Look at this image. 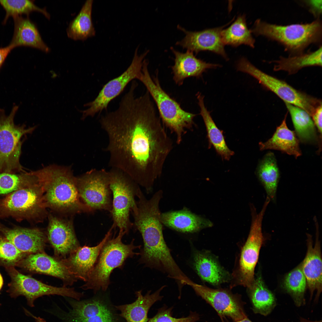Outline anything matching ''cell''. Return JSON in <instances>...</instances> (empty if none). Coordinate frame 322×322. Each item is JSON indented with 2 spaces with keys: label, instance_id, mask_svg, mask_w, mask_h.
I'll return each mask as SVG.
<instances>
[{
  "label": "cell",
  "instance_id": "obj_1",
  "mask_svg": "<svg viewBox=\"0 0 322 322\" xmlns=\"http://www.w3.org/2000/svg\"><path fill=\"white\" fill-rule=\"evenodd\" d=\"M130 87L118 108L99 122L107 134L109 165L123 171L145 191L161 175L173 143L146 91L136 97Z\"/></svg>",
  "mask_w": 322,
  "mask_h": 322
},
{
  "label": "cell",
  "instance_id": "obj_2",
  "mask_svg": "<svg viewBox=\"0 0 322 322\" xmlns=\"http://www.w3.org/2000/svg\"><path fill=\"white\" fill-rule=\"evenodd\" d=\"M71 168L51 165L33 171L47 208L64 213L93 212L81 201Z\"/></svg>",
  "mask_w": 322,
  "mask_h": 322
},
{
  "label": "cell",
  "instance_id": "obj_3",
  "mask_svg": "<svg viewBox=\"0 0 322 322\" xmlns=\"http://www.w3.org/2000/svg\"><path fill=\"white\" fill-rule=\"evenodd\" d=\"M250 30L256 36H262L279 43L290 55L304 52L312 44L321 45H320L322 41V23L320 18L309 23L286 25L257 19Z\"/></svg>",
  "mask_w": 322,
  "mask_h": 322
},
{
  "label": "cell",
  "instance_id": "obj_4",
  "mask_svg": "<svg viewBox=\"0 0 322 322\" xmlns=\"http://www.w3.org/2000/svg\"><path fill=\"white\" fill-rule=\"evenodd\" d=\"M148 64L147 60H144L142 72L138 80L146 87L156 105L163 124L171 133L175 134L176 142L179 144L186 133V129H193L195 125L193 119L196 114L183 110L163 90L159 80L158 71L152 78L148 71Z\"/></svg>",
  "mask_w": 322,
  "mask_h": 322
},
{
  "label": "cell",
  "instance_id": "obj_5",
  "mask_svg": "<svg viewBox=\"0 0 322 322\" xmlns=\"http://www.w3.org/2000/svg\"><path fill=\"white\" fill-rule=\"evenodd\" d=\"M126 234L123 230H120L117 236H112L106 242L87 280L81 287L82 289L92 290L95 293L100 290L106 291L110 284V277L113 271L122 267L127 258L140 255V253L134 250L141 246L135 245L134 239L129 244L123 242L122 238Z\"/></svg>",
  "mask_w": 322,
  "mask_h": 322
},
{
  "label": "cell",
  "instance_id": "obj_6",
  "mask_svg": "<svg viewBox=\"0 0 322 322\" xmlns=\"http://www.w3.org/2000/svg\"><path fill=\"white\" fill-rule=\"evenodd\" d=\"M162 196V192L158 190L147 199L143 192L140 193L136 201L137 208L132 212L134 219L133 225L141 234L143 242V248L148 252H158L166 245L159 208Z\"/></svg>",
  "mask_w": 322,
  "mask_h": 322
},
{
  "label": "cell",
  "instance_id": "obj_7",
  "mask_svg": "<svg viewBox=\"0 0 322 322\" xmlns=\"http://www.w3.org/2000/svg\"><path fill=\"white\" fill-rule=\"evenodd\" d=\"M43 191L38 182L0 198V218L40 222L47 212Z\"/></svg>",
  "mask_w": 322,
  "mask_h": 322
},
{
  "label": "cell",
  "instance_id": "obj_8",
  "mask_svg": "<svg viewBox=\"0 0 322 322\" xmlns=\"http://www.w3.org/2000/svg\"><path fill=\"white\" fill-rule=\"evenodd\" d=\"M109 172L113 196L110 212L113 222L112 226L128 234L133 225L130 219V212L137 208L135 198L141 189L131 177L122 171L111 168Z\"/></svg>",
  "mask_w": 322,
  "mask_h": 322
},
{
  "label": "cell",
  "instance_id": "obj_9",
  "mask_svg": "<svg viewBox=\"0 0 322 322\" xmlns=\"http://www.w3.org/2000/svg\"><path fill=\"white\" fill-rule=\"evenodd\" d=\"M18 107L14 106L8 115L0 109V173L24 172L20 163L21 138L31 133L36 126L26 128L24 125L17 126L14 118Z\"/></svg>",
  "mask_w": 322,
  "mask_h": 322
},
{
  "label": "cell",
  "instance_id": "obj_10",
  "mask_svg": "<svg viewBox=\"0 0 322 322\" xmlns=\"http://www.w3.org/2000/svg\"><path fill=\"white\" fill-rule=\"evenodd\" d=\"M239 71L247 73L256 79L262 86L275 93L284 103L298 107L311 117L317 108L322 104L319 99L297 90L285 82L259 69L244 57L240 58L236 64Z\"/></svg>",
  "mask_w": 322,
  "mask_h": 322
},
{
  "label": "cell",
  "instance_id": "obj_11",
  "mask_svg": "<svg viewBox=\"0 0 322 322\" xmlns=\"http://www.w3.org/2000/svg\"><path fill=\"white\" fill-rule=\"evenodd\" d=\"M268 205L264 203L260 211L257 213L252 208V221L249 233L242 249L237 272L236 284L250 287L254 280L255 268L258 261L260 249L263 241L262 222Z\"/></svg>",
  "mask_w": 322,
  "mask_h": 322
},
{
  "label": "cell",
  "instance_id": "obj_12",
  "mask_svg": "<svg viewBox=\"0 0 322 322\" xmlns=\"http://www.w3.org/2000/svg\"><path fill=\"white\" fill-rule=\"evenodd\" d=\"M138 48H136L131 63L126 70L105 84L94 100L84 105L88 107L80 111L82 113V119L93 117L104 110H107L109 103L123 91L128 84L134 79H138L142 72L143 61L149 51L147 50L139 55Z\"/></svg>",
  "mask_w": 322,
  "mask_h": 322
},
{
  "label": "cell",
  "instance_id": "obj_13",
  "mask_svg": "<svg viewBox=\"0 0 322 322\" xmlns=\"http://www.w3.org/2000/svg\"><path fill=\"white\" fill-rule=\"evenodd\" d=\"M77 188L81 202L93 212H110L112 205L109 171L92 169L77 177Z\"/></svg>",
  "mask_w": 322,
  "mask_h": 322
},
{
  "label": "cell",
  "instance_id": "obj_14",
  "mask_svg": "<svg viewBox=\"0 0 322 322\" xmlns=\"http://www.w3.org/2000/svg\"><path fill=\"white\" fill-rule=\"evenodd\" d=\"M10 272L12 280L10 291L11 295L14 297L24 296L28 305L31 307L34 306V301L36 299L44 295H56L72 298L77 300H79L83 295L73 288L57 287L44 284L14 269Z\"/></svg>",
  "mask_w": 322,
  "mask_h": 322
},
{
  "label": "cell",
  "instance_id": "obj_15",
  "mask_svg": "<svg viewBox=\"0 0 322 322\" xmlns=\"http://www.w3.org/2000/svg\"><path fill=\"white\" fill-rule=\"evenodd\" d=\"M189 286L196 293L210 305L222 320L226 317L236 322L247 316L240 296L224 289H213L191 281Z\"/></svg>",
  "mask_w": 322,
  "mask_h": 322
},
{
  "label": "cell",
  "instance_id": "obj_16",
  "mask_svg": "<svg viewBox=\"0 0 322 322\" xmlns=\"http://www.w3.org/2000/svg\"><path fill=\"white\" fill-rule=\"evenodd\" d=\"M234 19L220 27L198 31H188L178 25L177 28L184 33L185 36L181 40L177 41L176 44L196 54L201 51H210L228 60V58L225 49V45L222 41L221 32Z\"/></svg>",
  "mask_w": 322,
  "mask_h": 322
},
{
  "label": "cell",
  "instance_id": "obj_17",
  "mask_svg": "<svg viewBox=\"0 0 322 322\" xmlns=\"http://www.w3.org/2000/svg\"><path fill=\"white\" fill-rule=\"evenodd\" d=\"M47 236L54 253L61 259H64L79 247L71 221L50 214Z\"/></svg>",
  "mask_w": 322,
  "mask_h": 322
},
{
  "label": "cell",
  "instance_id": "obj_18",
  "mask_svg": "<svg viewBox=\"0 0 322 322\" xmlns=\"http://www.w3.org/2000/svg\"><path fill=\"white\" fill-rule=\"evenodd\" d=\"M112 227L102 240L97 245L79 247L67 257L61 259L69 272L77 279L86 282L97 261L101 250L112 236Z\"/></svg>",
  "mask_w": 322,
  "mask_h": 322
},
{
  "label": "cell",
  "instance_id": "obj_19",
  "mask_svg": "<svg viewBox=\"0 0 322 322\" xmlns=\"http://www.w3.org/2000/svg\"><path fill=\"white\" fill-rule=\"evenodd\" d=\"M316 227V241L313 246L312 236L307 234V250L301 268L305 277L307 285L310 293L311 298L314 292L317 291V300L322 291V262L320 241L319 239V225L317 220H314Z\"/></svg>",
  "mask_w": 322,
  "mask_h": 322
},
{
  "label": "cell",
  "instance_id": "obj_20",
  "mask_svg": "<svg viewBox=\"0 0 322 322\" xmlns=\"http://www.w3.org/2000/svg\"><path fill=\"white\" fill-rule=\"evenodd\" d=\"M20 262L21 266L26 270L58 278L62 280L65 285H72L77 279L61 259L44 252L29 254Z\"/></svg>",
  "mask_w": 322,
  "mask_h": 322
},
{
  "label": "cell",
  "instance_id": "obj_21",
  "mask_svg": "<svg viewBox=\"0 0 322 322\" xmlns=\"http://www.w3.org/2000/svg\"><path fill=\"white\" fill-rule=\"evenodd\" d=\"M0 232L20 251L27 254L44 252L46 237L37 228H10L0 224Z\"/></svg>",
  "mask_w": 322,
  "mask_h": 322
},
{
  "label": "cell",
  "instance_id": "obj_22",
  "mask_svg": "<svg viewBox=\"0 0 322 322\" xmlns=\"http://www.w3.org/2000/svg\"><path fill=\"white\" fill-rule=\"evenodd\" d=\"M171 49L175 56L174 65L171 67L173 79L178 85H182L185 79L190 77L200 78L208 69L220 67L219 64L207 63L197 58L193 53L187 50L180 52L173 48Z\"/></svg>",
  "mask_w": 322,
  "mask_h": 322
},
{
  "label": "cell",
  "instance_id": "obj_23",
  "mask_svg": "<svg viewBox=\"0 0 322 322\" xmlns=\"http://www.w3.org/2000/svg\"><path fill=\"white\" fill-rule=\"evenodd\" d=\"M160 219L163 225L183 233H196L213 225L208 219L192 213L186 208L161 213Z\"/></svg>",
  "mask_w": 322,
  "mask_h": 322
},
{
  "label": "cell",
  "instance_id": "obj_24",
  "mask_svg": "<svg viewBox=\"0 0 322 322\" xmlns=\"http://www.w3.org/2000/svg\"><path fill=\"white\" fill-rule=\"evenodd\" d=\"M67 322H114L112 313L106 306L95 299L71 302Z\"/></svg>",
  "mask_w": 322,
  "mask_h": 322
},
{
  "label": "cell",
  "instance_id": "obj_25",
  "mask_svg": "<svg viewBox=\"0 0 322 322\" xmlns=\"http://www.w3.org/2000/svg\"><path fill=\"white\" fill-rule=\"evenodd\" d=\"M165 287L162 286L152 293L151 291H148L144 295L141 290L136 291L137 298L134 302L115 307L120 311V315L126 322H147L148 311L154 304L162 300L163 296L160 295V292Z\"/></svg>",
  "mask_w": 322,
  "mask_h": 322
},
{
  "label": "cell",
  "instance_id": "obj_26",
  "mask_svg": "<svg viewBox=\"0 0 322 322\" xmlns=\"http://www.w3.org/2000/svg\"><path fill=\"white\" fill-rule=\"evenodd\" d=\"M14 32L10 44L13 48L25 46L37 48L46 52L50 49L44 43L35 24L28 18L21 16L13 18Z\"/></svg>",
  "mask_w": 322,
  "mask_h": 322
},
{
  "label": "cell",
  "instance_id": "obj_27",
  "mask_svg": "<svg viewBox=\"0 0 322 322\" xmlns=\"http://www.w3.org/2000/svg\"><path fill=\"white\" fill-rule=\"evenodd\" d=\"M287 114L281 124L277 127L272 137L265 142L259 143L260 150H279L293 155L296 158L301 155L299 140L295 132L287 127L286 122Z\"/></svg>",
  "mask_w": 322,
  "mask_h": 322
},
{
  "label": "cell",
  "instance_id": "obj_28",
  "mask_svg": "<svg viewBox=\"0 0 322 322\" xmlns=\"http://www.w3.org/2000/svg\"><path fill=\"white\" fill-rule=\"evenodd\" d=\"M193 267L203 281L214 286L227 281L228 274L209 253L196 250L193 253Z\"/></svg>",
  "mask_w": 322,
  "mask_h": 322
},
{
  "label": "cell",
  "instance_id": "obj_29",
  "mask_svg": "<svg viewBox=\"0 0 322 322\" xmlns=\"http://www.w3.org/2000/svg\"><path fill=\"white\" fill-rule=\"evenodd\" d=\"M322 47L321 45L313 51L301 54L289 55L288 57L281 56L272 62L274 64V71H284L288 74L296 73L304 68L312 66H322Z\"/></svg>",
  "mask_w": 322,
  "mask_h": 322
},
{
  "label": "cell",
  "instance_id": "obj_30",
  "mask_svg": "<svg viewBox=\"0 0 322 322\" xmlns=\"http://www.w3.org/2000/svg\"><path fill=\"white\" fill-rule=\"evenodd\" d=\"M196 95L200 109V114L202 117L206 127L209 148L211 145L213 146L222 160H229L231 157L234 154V152L228 147L223 135V131L218 128L210 115V112L205 106L204 100V96L199 92Z\"/></svg>",
  "mask_w": 322,
  "mask_h": 322
},
{
  "label": "cell",
  "instance_id": "obj_31",
  "mask_svg": "<svg viewBox=\"0 0 322 322\" xmlns=\"http://www.w3.org/2000/svg\"><path fill=\"white\" fill-rule=\"evenodd\" d=\"M247 289L253 312L264 316L269 315L276 305L275 298L265 285L261 275H258Z\"/></svg>",
  "mask_w": 322,
  "mask_h": 322
},
{
  "label": "cell",
  "instance_id": "obj_32",
  "mask_svg": "<svg viewBox=\"0 0 322 322\" xmlns=\"http://www.w3.org/2000/svg\"><path fill=\"white\" fill-rule=\"evenodd\" d=\"M292 118L295 133L298 139L304 143L319 142L315 126L309 114L303 109L285 103Z\"/></svg>",
  "mask_w": 322,
  "mask_h": 322
},
{
  "label": "cell",
  "instance_id": "obj_33",
  "mask_svg": "<svg viewBox=\"0 0 322 322\" xmlns=\"http://www.w3.org/2000/svg\"><path fill=\"white\" fill-rule=\"evenodd\" d=\"M93 2L92 0L86 1L77 16L70 22L66 30L69 38L84 41L95 35L92 18Z\"/></svg>",
  "mask_w": 322,
  "mask_h": 322
},
{
  "label": "cell",
  "instance_id": "obj_34",
  "mask_svg": "<svg viewBox=\"0 0 322 322\" xmlns=\"http://www.w3.org/2000/svg\"><path fill=\"white\" fill-rule=\"evenodd\" d=\"M257 174L265 189L267 196L270 201H274L280 174L273 153L269 152L265 155L258 166Z\"/></svg>",
  "mask_w": 322,
  "mask_h": 322
},
{
  "label": "cell",
  "instance_id": "obj_35",
  "mask_svg": "<svg viewBox=\"0 0 322 322\" xmlns=\"http://www.w3.org/2000/svg\"><path fill=\"white\" fill-rule=\"evenodd\" d=\"M250 29L247 27L245 14L240 15L228 28L221 32L222 41L224 44L237 47L244 44L254 48L255 40Z\"/></svg>",
  "mask_w": 322,
  "mask_h": 322
},
{
  "label": "cell",
  "instance_id": "obj_36",
  "mask_svg": "<svg viewBox=\"0 0 322 322\" xmlns=\"http://www.w3.org/2000/svg\"><path fill=\"white\" fill-rule=\"evenodd\" d=\"M283 285L297 306L300 307L305 304L304 294L307 283L302 270L301 263L286 275Z\"/></svg>",
  "mask_w": 322,
  "mask_h": 322
},
{
  "label": "cell",
  "instance_id": "obj_37",
  "mask_svg": "<svg viewBox=\"0 0 322 322\" xmlns=\"http://www.w3.org/2000/svg\"><path fill=\"white\" fill-rule=\"evenodd\" d=\"M38 182L33 171L0 173V195L8 194Z\"/></svg>",
  "mask_w": 322,
  "mask_h": 322
},
{
  "label": "cell",
  "instance_id": "obj_38",
  "mask_svg": "<svg viewBox=\"0 0 322 322\" xmlns=\"http://www.w3.org/2000/svg\"><path fill=\"white\" fill-rule=\"evenodd\" d=\"M0 4L6 12L4 23L10 16L13 18L23 14L28 15L33 11L39 12L49 19L50 17L45 9L37 6L32 0H0Z\"/></svg>",
  "mask_w": 322,
  "mask_h": 322
},
{
  "label": "cell",
  "instance_id": "obj_39",
  "mask_svg": "<svg viewBox=\"0 0 322 322\" xmlns=\"http://www.w3.org/2000/svg\"><path fill=\"white\" fill-rule=\"evenodd\" d=\"M26 254L20 251L4 236L0 237V262L13 265L20 262Z\"/></svg>",
  "mask_w": 322,
  "mask_h": 322
},
{
  "label": "cell",
  "instance_id": "obj_40",
  "mask_svg": "<svg viewBox=\"0 0 322 322\" xmlns=\"http://www.w3.org/2000/svg\"><path fill=\"white\" fill-rule=\"evenodd\" d=\"M173 307L164 306L159 309L157 314L149 318L147 322H196L199 319V315L196 312H191L188 316L176 318L172 316Z\"/></svg>",
  "mask_w": 322,
  "mask_h": 322
},
{
  "label": "cell",
  "instance_id": "obj_41",
  "mask_svg": "<svg viewBox=\"0 0 322 322\" xmlns=\"http://www.w3.org/2000/svg\"><path fill=\"white\" fill-rule=\"evenodd\" d=\"M301 1L316 19L320 18L322 12V0H306Z\"/></svg>",
  "mask_w": 322,
  "mask_h": 322
},
{
  "label": "cell",
  "instance_id": "obj_42",
  "mask_svg": "<svg viewBox=\"0 0 322 322\" xmlns=\"http://www.w3.org/2000/svg\"><path fill=\"white\" fill-rule=\"evenodd\" d=\"M322 104L319 106L312 115L311 117L314 124L318 129L321 137L322 134Z\"/></svg>",
  "mask_w": 322,
  "mask_h": 322
},
{
  "label": "cell",
  "instance_id": "obj_43",
  "mask_svg": "<svg viewBox=\"0 0 322 322\" xmlns=\"http://www.w3.org/2000/svg\"><path fill=\"white\" fill-rule=\"evenodd\" d=\"M13 49L10 45L4 47L0 48V69L7 56Z\"/></svg>",
  "mask_w": 322,
  "mask_h": 322
},
{
  "label": "cell",
  "instance_id": "obj_44",
  "mask_svg": "<svg viewBox=\"0 0 322 322\" xmlns=\"http://www.w3.org/2000/svg\"><path fill=\"white\" fill-rule=\"evenodd\" d=\"M300 322H322L321 321H311L309 320L306 319L304 318H300Z\"/></svg>",
  "mask_w": 322,
  "mask_h": 322
},
{
  "label": "cell",
  "instance_id": "obj_45",
  "mask_svg": "<svg viewBox=\"0 0 322 322\" xmlns=\"http://www.w3.org/2000/svg\"><path fill=\"white\" fill-rule=\"evenodd\" d=\"M31 315L35 319L36 322H46L44 319L41 318L35 317L32 315Z\"/></svg>",
  "mask_w": 322,
  "mask_h": 322
},
{
  "label": "cell",
  "instance_id": "obj_46",
  "mask_svg": "<svg viewBox=\"0 0 322 322\" xmlns=\"http://www.w3.org/2000/svg\"><path fill=\"white\" fill-rule=\"evenodd\" d=\"M221 322H225L223 320H222ZM236 322H253L251 321L247 317L239 321Z\"/></svg>",
  "mask_w": 322,
  "mask_h": 322
},
{
  "label": "cell",
  "instance_id": "obj_47",
  "mask_svg": "<svg viewBox=\"0 0 322 322\" xmlns=\"http://www.w3.org/2000/svg\"><path fill=\"white\" fill-rule=\"evenodd\" d=\"M3 284V279L0 273V290L1 289Z\"/></svg>",
  "mask_w": 322,
  "mask_h": 322
}]
</instances>
